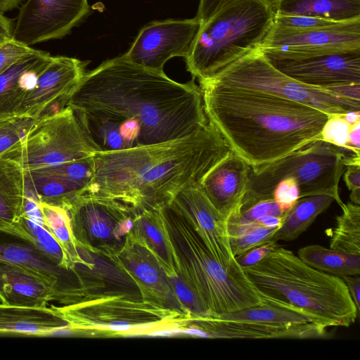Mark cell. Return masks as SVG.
Masks as SVG:
<instances>
[{"label":"cell","instance_id":"obj_1","mask_svg":"<svg viewBox=\"0 0 360 360\" xmlns=\"http://www.w3.org/2000/svg\"><path fill=\"white\" fill-rule=\"evenodd\" d=\"M96 152L156 144L191 135L208 122L202 91L124 54L86 72L69 98Z\"/></svg>","mask_w":360,"mask_h":360},{"label":"cell","instance_id":"obj_2","mask_svg":"<svg viewBox=\"0 0 360 360\" xmlns=\"http://www.w3.org/2000/svg\"><path fill=\"white\" fill-rule=\"evenodd\" d=\"M231 150L208 121L187 136L128 149L96 152L86 193L113 199L137 212L169 205L183 188L200 185Z\"/></svg>","mask_w":360,"mask_h":360},{"label":"cell","instance_id":"obj_3","mask_svg":"<svg viewBox=\"0 0 360 360\" xmlns=\"http://www.w3.org/2000/svg\"><path fill=\"white\" fill-rule=\"evenodd\" d=\"M199 82L208 121L251 167L319 140L328 119L316 108L264 91Z\"/></svg>","mask_w":360,"mask_h":360},{"label":"cell","instance_id":"obj_4","mask_svg":"<svg viewBox=\"0 0 360 360\" xmlns=\"http://www.w3.org/2000/svg\"><path fill=\"white\" fill-rule=\"evenodd\" d=\"M96 277L81 282L77 300L56 307L70 329L105 336H139L164 329L185 328L193 321L151 298L129 275L114 286Z\"/></svg>","mask_w":360,"mask_h":360},{"label":"cell","instance_id":"obj_5","mask_svg":"<svg viewBox=\"0 0 360 360\" xmlns=\"http://www.w3.org/2000/svg\"><path fill=\"white\" fill-rule=\"evenodd\" d=\"M179 265V274L195 290L210 316L259 304L262 293L236 260L218 262L188 219L171 204L161 208Z\"/></svg>","mask_w":360,"mask_h":360},{"label":"cell","instance_id":"obj_6","mask_svg":"<svg viewBox=\"0 0 360 360\" xmlns=\"http://www.w3.org/2000/svg\"><path fill=\"white\" fill-rule=\"evenodd\" d=\"M243 269L262 292L311 311L331 327L356 321L359 310L342 278L310 266L289 250L279 246Z\"/></svg>","mask_w":360,"mask_h":360},{"label":"cell","instance_id":"obj_7","mask_svg":"<svg viewBox=\"0 0 360 360\" xmlns=\"http://www.w3.org/2000/svg\"><path fill=\"white\" fill-rule=\"evenodd\" d=\"M276 1L234 0L200 24L185 58L193 79H210L260 49L274 27Z\"/></svg>","mask_w":360,"mask_h":360},{"label":"cell","instance_id":"obj_8","mask_svg":"<svg viewBox=\"0 0 360 360\" xmlns=\"http://www.w3.org/2000/svg\"><path fill=\"white\" fill-rule=\"evenodd\" d=\"M349 158L343 149L316 140L276 161L250 167L247 191L240 207L273 198L276 186L286 178L295 179L300 198L328 195L340 205L343 202L339 195V182Z\"/></svg>","mask_w":360,"mask_h":360},{"label":"cell","instance_id":"obj_9","mask_svg":"<svg viewBox=\"0 0 360 360\" xmlns=\"http://www.w3.org/2000/svg\"><path fill=\"white\" fill-rule=\"evenodd\" d=\"M207 79L225 86L274 94L312 106L328 115L360 111V101L330 88L301 83L281 72L260 49L240 58Z\"/></svg>","mask_w":360,"mask_h":360},{"label":"cell","instance_id":"obj_10","mask_svg":"<svg viewBox=\"0 0 360 360\" xmlns=\"http://www.w3.org/2000/svg\"><path fill=\"white\" fill-rule=\"evenodd\" d=\"M95 153L73 110L66 105L36 120L1 156L30 169L86 158Z\"/></svg>","mask_w":360,"mask_h":360},{"label":"cell","instance_id":"obj_11","mask_svg":"<svg viewBox=\"0 0 360 360\" xmlns=\"http://www.w3.org/2000/svg\"><path fill=\"white\" fill-rule=\"evenodd\" d=\"M137 211L117 200L89 194L68 210L76 245L105 257L122 249Z\"/></svg>","mask_w":360,"mask_h":360},{"label":"cell","instance_id":"obj_12","mask_svg":"<svg viewBox=\"0 0 360 360\" xmlns=\"http://www.w3.org/2000/svg\"><path fill=\"white\" fill-rule=\"evenodd\" d=\"M260 49L267 58H295L360 51V18L295 31L274 25Z\"/></svg>","mask_w":360,"mask_h":360},{"label":"cell","instance_id":"obj_13","mask_svg":"<svg viewBox=\"0 0 360 360\" xmlns=\"http://www.w3.org/2000/svg\"><path fill=\"white\" fill-rule=\"evenodd\" d=\"M0 260L19 265L41 277L52 289L54 301L64 305L75 302L79 287L77 268L63 266L21 231L14 227L0 229Z\"/></svg>","mask_w":360,"mask_h":360},{"label":"cell","instance_id":"obj_14","mask_svg":"<svg viewBox=\"0 0 360 360\" xmlns=\"http://www.w3.org/2000/svg\"><path fill=\"white\" fill-rule=\"evenodd\" d=\"M89 11L87 0H27L20 8L12 39L30 46L62 38Z\"/></svg>","mask_w":360,"mask_h":360},{"label":"cell","instance_id":"obj_15","mask_svg":"<svg viewBox=\"0 0 360 360\" xmlns=\"http://www.w3.org/2000/svg\"><path fill=\"white\" fill-rule=\"evenodd\" d=\"M200 26L196 17L151 22L140 30L124 55L136 65L162 71L170 58H186Z\"/></svg>","mask_w":360,"mask_h":360},{"label":"cell","instance_id":"obj_16","mask_svg":"<svg viewBox=\"0 0 360 360\" xmlns=\"http://www.w3.org/2000/svg\"><path fill=\"white\" fill-rule=\"evenodd\" d=\"M88 63L75 58L53 56L26 94L15 117L37 120L64 108L86 74Z\"/></svg>","mask_w":360,"mask_h":360},{"label":"cell","instance_id":"obj_17","mask_svg":"<svg viewBox=\"0 0 360 360\" xmlns=\"http://www.w3.org/2000/svg\"><path fill=\"white\" fill-rule=\"evenodd\" d=\"M25 170V194L68 211L86 193L94 176V155Z\"/></svg>","mask_w":360,"mask_h":360},{"label":"cell","instance_id":"obj_18","mask_svg":"<svg viewBox=\"0 0 360 360\" xmlns=\"http://www.w3.org/2000/svg\"><path fill=\"white\" fill-rule=\"evenodd\" d=\"M267 59L281 72L307 85L328 88L340 84H360V51Z\"/></svg>","mask_w":360,"mask_h":360},{"label":"cell","instance_id":"obj_19","mask_svg":"<svg viewBox=\"0 0 360 360\" xmlns=\"http://www.w3.org/2000/svg\"><path fill=\"white\" fill-rule=\"evenodd\" d=\"M169 204L191 224L215 259L225 266L235 262L229 244L227 221L212 205L200 185L183 188Z\"/></svg>","mask_w":360,"mask_h":360},{"label":"cell","instance_id":"obj_20","mask_svg":"<svg viewBox=\"0 0 360 360\" xmlns=\"http://www.w3.org/2000/svg\"><path fill=\"white\" fill-rule=\"evenodd\" d=\"M109 259L127 272L154 300L168 309L191 316L177 299L169 276L155 255L130 233L121 251Z\"/></svg>","mask_w":360,"mask_h":360},{"label":"cell","instance_id":"obj_21","mask_svg":"<svg viewBox=\"0 0 360 360\" xmlns=\"http://www.w3.org/2000/svg\"><path fill=\"white\" fill-rule=\"evenodd\" d=\"M250 169V166L231 150L200 184L207 199L226 221L242 203Z\"/></svg>","mask_w":360,"mask_h":360},{"label":"cell","instance_id":"obj_22","mask_svg":"<svg viewBox=\"0 0 360 360\" xmlns=\"http://www.w3.org/2000/svg\"><path fill=\"white\" fill-rule=\"evenodd\" d=\"M192 325L205 333V338L220 339H316L327 335V328L312 325L285 328L246 321L208 316Z\"/></svg>","mask_w":360,"mask_h":360},{"label":"cell","instance_id":"obj_23","mask_svg":"<svg viewBox=\"0 0 360 360\" xmlns=\"http://www.w3.org/2000/svg\"><path fill=\"white\" fill-rule=\"evenodd\" d=\"M52 58L49 53L37 50L0 75V121L15 117L26 94Z\"/></svg>","mask_w":360,"mask_h":360},{"label":"cell","instance_id":"obj_24","mask_svg":"<svg viewBox=\"0 0 360 360\" xmlns=\"http://www.w3.org/2000/svg\"><path fill=\"white\" fill-rule=\"evenodd\" d=\"M262 293L261 304L244 309L211 317L246 321L285 328L312 325L331 327L325 319L281 299Z\"/></svg>","mask_w":360,"mask_h":360},{"label":"cell","instance_id":"obj_25","mask_svg":"<svg viewBox=\"0 0 360 360\" xmlns=\"http://www.w3.org/2000/svg\"><path fill=\"white\" fill-rule=\"evenodd\" d=\"M0 300L8 305L46 307L49 302L54 301V294L38 275L0 260Z\"/></svg>","mask_w":360,"mask_h":360},{"label":"cell","instance_id":"obj_26","mask_svg":"<svg viewBox=\"0 0 360 360\" xmlns=\"http://www.w3.org/2000/svg\"><path fill=\"white\" fill-rule=\"evenodd\" d=\"M70 329L55 306L30 307L0 304V333L46 335Z\"/></svg>","mask_w":360,"mask_h":360},{"label":"cell","instance_id":"obj_27","mask_svg":"<svg viewBox=\"0 0 360 360\" xmlns=\"http://www.w3.org/2000/svg\"><path fill=\"white\" fill-rule=\"evenodd\" d=\"M130 234L155 255L169 277L179 274L178 262L161 208L138 212Z\"/></svg>","mask_w":360,"mask_h":360},{"label":"cell","instance_id":"obj_28","mask_svg":"<svg viewBox=\"0 0 360 360\" xmlns=\"http://www.w3.org/2000/svg\"><path fill=\"white\" fill-rule=\"evenodd\" d=\"M25 198L24 169L0 155V229L13 228L22 213Z\"/></svg>","mask_w":360,"mask_h":360},{"label":"cell","instance_id":"obj_29","mask_svg":"<svg viewBox=\"0 0 360 360\" xmlns=\"http://www.w3.org/2000/svg\"><path fill=\"white\" fill-rule=\"evenodd\" d=\"M276 14L351 21L360 18V0H277Z\"/></svg>","mask_w":360,"mask_h":360},{"label":"cell","instance_id":"obj_30","mask_svg":"<svg viewBox=\"0 0 360 360\" xmlns=\"http://www.w3.org/2000/svg\"><path fill=\"white\" fill-rule=\"evenodd\" d=\"M334 198L328 195H313L300 198L285 213L281 226L275 232L272 241H291L297 238L325 212Z\"/></svg>","mask_w":360,"mask_h":360},{"label":"cell","instance_id":"obj_31","mask_svg":"<svg viewBox=\"0 0 360 360\" xmlns=\"http://www.w3.org/2000/svg\"><path fill=\"white\" fill-rule=\"evenodd\" d=\"M297 256L310 266L334 276L360 274V255L310 245L299 249Z\"/></svg>","mask_w":360,"mask_h":360},{"label":"cell","instance_id":"obj_32","mask_svg":"<svg viewBox=\"0 0 360 360\" xmlns=\"http://www.w3.org/2000/svg\"><path fill=\"white\" fill-rule=\"evenodd\" d=\"M342 213L335 226L328 233L329 247L345 253L360 255V206L352 202H342Z\"/></svg>","mask_w":360,"mask_h":360},{"label":"cell","instance_id":"obj_33","mask_svg":"<svg viewBox=\"0 0 360 360\" xmlns=\"http://www.w3.org/2000/svg\"><path fill=\"white\" fill-rule=\"evenodd\" d=\"M44 225L52 234L65 251L74 268L85 264L82 257L71 229L68 211L64 208L39 202Z\"/></svg>","mask_w":360,"mask_h":360},{"label":"cell","instance_id":"obj_34","mask_svg":"<svg viewBox=\"0 0 360 360\" xmlns=\"http://www.w3.org/2000/svg\"><path fill=\"white\" fill-rule=\"evenodd\" d=\"M13 227L25 233L42 250L56 259L65 268L68 269L77 268L72 266L60 245L41 224L21 214Z\"/></svg>","mask_w":360,"mask_h":360},{"label":"cell","instance_id":"obj_35","mask_svg":"<svg viewBox=\"0 0 360 360\" xmlns=\"http://www.w3.org/2000/svg\"><path fill=\"white\" fill-rule=\"evenodd\" d=\"M169 278L177 299L184 308L189 312L193 321L210 316L207 308L199 296L180 275Z\"/></svg>","mask_w":360,"mask_h":360},{"label":"cell","instance_id":"obj_36","mask_svg":"<svg viewBox=\"0 0 360 360\" xmlns=\"http://www.w3.org/2000/svg\"><path fill=\"white\" fill-rule=\"evenodd\" d=\"M277 228L257 226L247 232L236 236L229 237V244L233 257L262 244L272 241Z\"/></svg>","mask_w":360,"mask_h":360},{"label":"cell","instance_id":"obj_37","mask_svg":"<svg viewBox=\"0 0 360 360\" xmlns=\"http://www.w3.org/2000/svg\"><path fill=\"white\" fill-rule=\"evenodd\" d=\"M344 114L328 115L320 133L319 140L347 150L349 136L352 124L346 120Z\"/></svg>","mask_w":360,"mask_h":360},{"label":"cell","instance_id":"obj_38","mask_svg":"<svg viewBox=\"0 0 360 360\" xmlns=\"http://www.w3.org/2000/svg\"><path fill=\"white\" fill-rule=\"evenodd\" d=\"M36 120L14 117L0 125V155L18 143L30 129Z\"/></svg>","mask_w":360,"mask_h":360},{"label":"cell","instance_id":"obj_39","mask_svg":"<svg viewBox=\"0 0 360 360\" xmlns=\"http://www.w3.org/2000/svg\"><path fill=\"white\" fill-rule=\"evenodd\" d=\"M342 22L307 15H283L275 17L274 25L290 30L302 31L328 27Z\"/></svg>","mask_w":360,"mask_h":360},{"label":"cell","instance_id":"obj_40","mask_svg":"<svg viewBox=\"0 0 360 360\" xmlns=\"http://www.w3.org/2000/svg\"><path fill=\"white\" fill-rule=\"evenodd\" d=\"M37 51L12 38L6 41L0 46V75L21 58Z\"/></svg>","mask_w":360,"mask_h":360},{"label":"cell","instance_id":"obj_41","mask_svg":"<svg viewBox=\"0 0 360 360\" xmlns=\"http://www.w3.org/2000/svg\"><path fill=\"white\" fill-rule=\"evenodd\" d=\"M272 198L286 213L300 198V188L295 179L286 178L281 180L273 191Z\"/></svg>","mask_w":360,"mask_h":360},{"label":"cell","instance_id":"obj_42","mask_svg":"<svg viewBox=\"0 0 360 360\" xmlns=\"http://www.w3.org/2000/svg\"><path fill=\"white\" fill-rule=\"evenodd\" d=\"M278 247V242L271 241L250 249L234 257L242 267H246L257 263Z\"/></svg>","mask_w":360,"mask_h":360},{"label":"cell","instance_id":"obj_43","mask_svg":"<svg viewBox=\"0 0 360 360\" xmlns=\"http://www.w3.org/2000/svg\"><path fill=\"white\" fill-rule=\"evenodd\" d=\"M345 171L344 181L351 191V202L360 205V162L349 163Z\"/></svg>","mask_w":360,"mask_h":360},{"label":"cell","instance_id":"obj_44","mask_svg":"<svg viewBox=\"0 0 360 360\" xmlns=\"http://www.w3.org/2000/svg\"><path fill=\"white\" fill-rule=\"evenodd\" d=\"M234 0H200L196 18L200 24L206 22L222 7Z\"/></svg>","mask_w":360,"mask_h":360},{"label":"cell","instance_id":"obj_45","mask_svg":"<svg viewBox=\"0 0 360 360\" xmlns=\"http://www.w3.org/2000/svg\"><path fill=\"white\" fill-rule=\"evenodd\" d=\"M360 274L341 277L357 309H360Z\"/></svg>","mask_w":360,"mask_h":360},{"label":"cell","instance_id":"obj_46","mask_svg":"<svg viewBox=\"0 0 360 360\" xmlns=\"http://www.w3.org/2000/svg\"><path fill=\"white\" fill-rule=\"evenodd\" d=\"M347 150L360 157V122L352 124L348 140Z\"/></svg>","mask_w":360,"mask_h":360},{"label":"cell","instance_id":"obj_47","mask_svg":"<svg viewBox=\"0 0 360 360\" xmlns=\"http://www.w3.org/2000/svg\"><path fill=\"white\" fill-rule=\"evenodd\" d=\"M13 28V20L0 12V46L12 38Z\"/></svg>","mask_w":360,"mask_h":360},{"label":"cell","instance_id":"obj_48","mask_svg":"<svg viewBox=\"0 0 360 360\" xmlns=\"http://www.w3.org/2000/svg\"><path fill=\"white\" fill-rule=\"evenodd\" d=\"M284 217H276V216H264L257 219L255 222L257 225L268 227V228H277L279 229L283 221Z\"/></svg>","mask_w":360,"mask_h":360},{"label":"cell","instance_id":"obj_49","mask_svg":"<svg viewBox=\"0 0 360 360\" xmlns=\"http://www.w3.org/2000/svg\"><path fill=\"white\" fill-rule=\"evenodd\" d=\"M22 0H0V12L4 13L6 11L17 8Z\"/></svg>","mask_w":360,"mask_h":360},{"label":"cell","instance_id":"obj_50","mask_svg":"<svg viewBox=\"0 0 360 360\" xmlns=\"http://www.w3.org/2000/svg\"><path fill=\"white\" fill-rule=\"evenodd\" d=\"M6 121V120H5ZM4 121H0V125L4 122Z\"/></svg>","mask_w":360,"mask_h":360}]
</instances>
